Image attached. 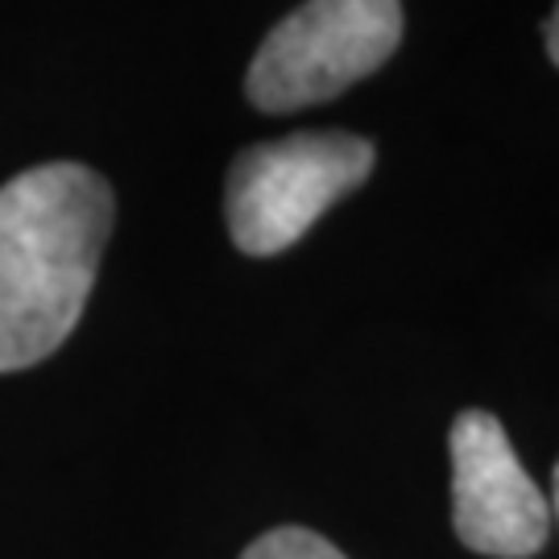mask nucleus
Segmentation results:
<instances>
[{"label": "nucleus", "instance_id": "obj_6", "mask_svg": "<svg viewBox=\"0 0 559 559\" xmlns=\"http://www.w3.org/2000/svg\"><path fill=\"white\" fill-rule=\"evenodd\" d=\"M543 41H547V55L551 62L559 67V4L551 9V17H547V29H543Z\"/></svg>", "mask_w": 559, "mask_h": 559}, {"label": "nucleus", "instance_id": "obj_3", "mask_svg": "<svg viewBox=\"0 0 559 559\" xmlns=\"http://www.w3.org/2000/svg\"><path fill=\"white\" fill-rule=\"evenodd\" d=\"M402 41V0H307L270 29L245 75L261 112L336 100L373 75Z\"/></svg>", "mask_w": 559, "mask_h": 559}, {"label": "nucleus", "instance_id": "obj_5", "mask_svg": "<svg viewBox=\"0 0 559 559\" xmlns=\"http://www.w3.org/2000/svg\"><path fill=\"white\" fill-rule=\"evenodd\" d=\"M240 559H348V556H340L336 547L323 539V535H316V531L278 526V531L261 535L258 543H249Z\"/></svg>", "mask_w": 559, "mask_h": 559}, {"label": "nucleus", "instance_id": "obj_7", "mask_svg": "<svg viewBox=\"0 0 559 559\" xmlns=\"http://www.w3.org/2000/svg\"><path fill=\"white\" fill-rule=\"evenodd\" d=\"M547 506H551V522H559V464L556 473H551V498H547Z\"/></svg>", "mask_w": 559, "mask_h": 559}, {"label": "nucleus", "instance_id": "obj_2", "mask_svg": "<svg viewBox=\"0 0 559 559\" xmlns=\"http://www.w3.org/2000/svg\"><path fill=\"white\" fill-rule=\"evenodd\" d=\"M373 170V145L357 133H290L249 145L228 170V233L249 258L290 249L323 212Z\"/></svg>", "mask_w": 559, "mask_h": 559}, {"label": "nucleus", "instance_id": "obj_4", "mask_svg": "<svg viewBox=\"0 0 559 559\" xmlns=\"http://www.w3.org/2000/svg\"><path fill=\"white\" fill-rule=\"evenodd\" d=\"M452 522L464 547L493 559H531L551 539V506L514 456V443L489 411L452 423Z\"/></svg>", "mask_w": 559, "mask_h": 559}, {"label": "nucleus", "instance_id": "obj_1", "mask_svg": "<svg viewBox=\"0 0 559 559\" xmlns=\"http://www.w3.org/2000/svg\"><path fill=\"white\" fill-rule=\"evenodd\" d=\"M112 233V191L80 162L0 187V373L46 360L75 332Z\"/></svg>", "mask_w": 559, "mask_h": 559}]
</instances>
